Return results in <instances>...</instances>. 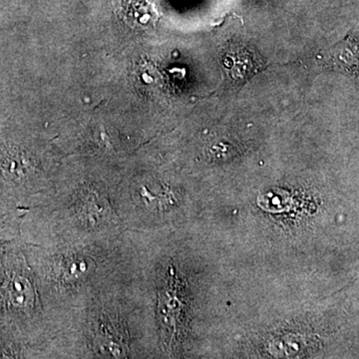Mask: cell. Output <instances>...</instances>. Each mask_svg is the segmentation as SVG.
Instances as JSON below:
<instances>
[{"instance_id":"1","label":"cell","mask_w":359,"mask_h":359,"mask_svg":"<svg viewBox=\"0 0 359 359\" xmlns=\"http://www.w3.org/2000/svg\"><path fill=\"white\" fill-rule=\"evenodd\" d=\"M23 252L57 335L97 292L135 275L133 236L128 231L117 238L90 243L23 242Z\"/></svg>"},{"instance_id":"2","label":"cell","mask_w":359,"mask_h":359,"mask_svg":"<svg viewBox=\"0 0 359 359\" xmlns=\"http://www.w3.org/2000/svg\"><path fill=\"white\" fill-rule=\"evenodd\" d=\"M118 182L116 177L93 173L54 179L21 214V240L25 244H71L123 235L127 231L118 211Z\"/></svg>"},{"instance_id":"3","label":"cell","mask_w":359,"mask_h":359,"mask_svg":"<svg viewBox=\"0 0 359 359\" xmlns=\"http://www.w3.org/2000/svg\"><path fill=\"white\" fill-rule=\"evenodd\" d=\"M134 276L97 292L54 341L58 359H126L145 354Z\"/></svg>"},{"instance_id":"4","label":"cell","mask_w":359,"mask_h":359,"mask_svg":"<svg viewBox=\"0 0 359 359\" xmlns=\"http://www.w3.org/2000/svg\"><path fill=\"white\" fill-rule=\"evenodd\" d=\"M0 328L6 334L39 346L56 359L57 330L28 264L21 240L0 264Z\"/></svg>"},{"instance_id":"5","label":"cell","mask_w":359,"mask_h":359,"mask_svg":"<svg viewBox=\"0 0 359 359\" xmlns=\"http://www.w3.org/2000/svg\"><path fill=\"white\" fill-rule=\"evenodd\" d=\"M20 240H18V242H16L15 244H14L13 247H11V249L9 250L4 249V245H2L4 244H6V242H4L1 243V244H0V264H1L2 262H4V259H6L7 255L9 254V252H11V250L13 249L14 245L18 244V243L20 242Z\"/></svg>"}]
</instances>
